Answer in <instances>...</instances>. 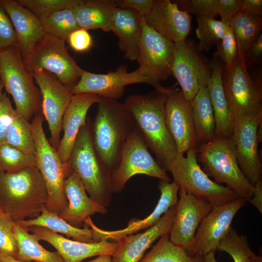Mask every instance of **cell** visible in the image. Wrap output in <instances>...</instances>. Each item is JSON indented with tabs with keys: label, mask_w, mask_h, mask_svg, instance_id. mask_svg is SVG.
Returning <instances> with one entry per match:
<instances>
[{
	"label": "cell",
	"mask_w": 262,
	"mask_h": 262,
	"mask_svg": "<svg viewBox=\"0 0 262 262\" xmlns=\"http://www.w3.org/2000/svg\"><path fill=\"white\" fill-rule=\"evenodd\" d=\"M166 92L154 90L147 94L131 95L124 103L147 147L164 170L178 154L165 122Z\"/></svg>",
	"instance_id": "cell-1"
},
{
	"label": "cell",
	"mask_w": 262,
	"mask_h": 262,
	"mask_svg": "<svg viewBox=\"0 0 262 262\" xmlns=\"http://www.w3.org/2000/svg\"><path fill=\"white\" fill-rule=\"evenodd\" d=\"M98 104L92 123V140L97 155L110 175L118 166L124 144L136 126L124 103L101 97Z\"/></svg>",
	"instance_id": "cell-2"
},
{
	"label": "cell",
	"mask_w": 262,
	"mask_h": 262,
	"mask_svg": "<svg viewBox=\"0 0 262 262\" xmlns=\"http://www.w3.org/2000/svg\"><path fill=\"white\" fill-rule=\"evenodd\" d=\"M48 202L46 184L36 166L0 171V209L15 222L38 217Z\"/></svg>",
	"instance_id": "cell-3"
},
{
	"label": "cell",
	"mask_w": 262,
	"mask_h": 262,
	"mask_svg": "<svg viewBox=\"0 0 262 262\" xmlns=\"http://www.w3.org/2000/svg\"><path fill=\"white\" fill-rule=\"evenodd\" d=\"M90 118L80 130L67 161L72 171L83 184L89 197L107 208L112 198L110 175L94 147Z\"/></svg>",
	"instance_id": "cell-4"
},
{
	"label": "cell",
	"mask_w": 262,
	"mask_h": 262,
	"mask_svg": "<svg viewBox=\"0 0 262 262\" xmlns=\"http://www.w3.org/2000/svg\"><path fill=\"white\" fill-rule=\"evenodd\" d=\"M196 150L202 170L214 181L226 184L247 202L252 198L254 187L241 170L230 138L216 136L209 142L197 145Z\"/></svg>",
	"instance_id": "cell-5"
},
{
	"label": "cell",
	"mask_w": 262,
	"mask_h": 262,
	"mask_svg": "<svg viewBox=\"0 0 262 262\" xmlns=\"http://www.w3.org/2000/svg\"><path fill=\"white\" fill-rule=\"evenodd\" d=\"M0 79L18 113L29 121L42 114L40 91L16 47L0 50Z\"/></svg>",
	"instance_id": "cell-6"
},
{
	"label": "cell",
	"mask_w": 262,
	"mask_h": 262,
	"mask_svg": "<svg viewBox=\"0 0 262 262\" xmlns=\"http://www.w3.org/2000/svg\"><path fill=\"white\" fill-rule=\"evenodd\" d=\"M42 114L35 115L31 125L35 145L36 167L41 172L46 184L48 202L46 208L60 215L68 205L64 193V183L72 172L67 162L63 163L57 150L50 144L45 133Z\"/></svg>",
	"instance_id": "cell-7"
},
{
	"label": "cell",
	"mask_w": 262,
	"mask_h": 262,
	"mask_svg": "<svg viewBox=\"0 0 262 262\" xmlns=\"http://www.w3.org/2000/svg\"><path fill=\"white\" fill-rule=\"evenodd\" d=\"M180 189L210 203L221 206L240 198L231 189L211 180L201 168L195 148L189 150L186 157L178 154L168 165Z\"/></svg>",
	"instance_id": "cell-8"
},
{
	"label": "cell",
	"mask_w": 262,
	"mask_h": 262,
	"mask_svg": "<svg viewBox=\"0 0 262 262\" xmlns=\"http://www.w3.org/2000/svg\"><path fill=\"white\" fill-rule=\"evenodd\" d=\"M64 40L46 33L26 58V69L32 73L43 69L53 75L65 86L72 89L84 70L69 54Z\"/></svg>",
	"instance_id": "cell-9"
},
{
	"label": "cell",
	"mask_w": 262,
	"mask_h": 262,
	"mask_svg": "<svg viewBox=\"0 0 262 262\" xmlns=\"http://www.w3.org/2000/svg\"><path fill=\"white\" fill-rule=\"evenodd\" d=\"M137 127L128 137L122 150L119 164L110 174L113 193L119 194L133 176L144 174L170 181L166 173L150 154Z\"/></svg>",
	"instance_id": "cell-10"
},
{
	"label": "cell",
	"mask_w": 262,
	"mask_h": 262,
	"mask_svg": "<svg viewBox=\"0 0 262 262\" xmlns=\"http://www.w3.org/2000/svg\"><path fill=\"white\" fill-rule=\"evenodd\" d=\"M142 32L136 69L157 84L172 75L174 43L154 31L141 15Z\"/></svg>",
	"instance_id": "cell-11"
},
{
	"label": "cell",
	"mask_w": 262,
	"mask_h": 262,
	"mask_svg": "<svg viewBox=\"0 0 262 262\" xmlns=\"http://www.w3.org/2000/svg\"><path fill=\"white\" fill-rule=\"evenodd\" d=\"M222 77L226 98L234 118L262 114V91L248 74L244 59L238 55L232 68L222 67Z\"/></svg>",
	"instance_id": "cell-12"
},
{
	"label": "cell",
	"mask_w": 262,
	"mask_h": 262,
	"mask_svg": "<svg viewBox=\"0 0 262 262\" xmlns=\"http://www.w3.org/2000/svg\"><path fill=\"white\" fill-rule=\"evenodd\" d=\"M212 74L210 62L190 39L174 43L172 75L181 87L185 98L191 102L199 89L207 86Z\"/></svg>",
	"instance_id": "cell-13"
},
{
	"label": "cell",
	"mask_w": 262,
	"mask_h": 262,
	"mask_svg": "<svg viewBox=\"0 0 262 262\" xmlns=\"http://www.w3.org/2000/svg\"><path fill=\"white\" fill-rule=\"evenodd\" d=\"M262 114L235 118L230 138L242 173L254 186L262 180V165L258 151V131Z\"/></svg>",
	"instance_id": "cell-14"
},
{
	"label": "cell",
	"mask_w": 262,
	"mask_h": 262,
	"mask_svg": "<svg viewBox=\"0 0 262 262\" xmlns=\"http://www.w3.org/2000/svg\"><path fill=\"white\" fill-rule=\"evenodd\" d=\"M145 83L152 85L155 90L166 92L167 87L157 84L142 76L136 69L128 72L126 66H119L115 71L97 74L83 70L80 80L71 89L73 94L91 93L101 98L118 100L124 95L128 85Z\"/></svg>",
	"instance_id": "cell-15"
},
{
	"label": "cell",
	"mask_w": 262,
	"mask_h": 262,
	"mask_svg": "<svg viewBox=\"0 0 262 262\" xmlns=\"http://www.w3.org/2000/svg\"><path fill=\"white\" fill-rule=\"evenodd\" d=\"M42 96V111L47 121L50 136L49 140L56 150L62 131V118L73 93L52 74L43 69L32 73Z\"/></svg>",
	"instance_id": "cell-16"
},
{
	"label": "cell",
	"mask_w": 262,
	"mask_h": 262,
	"mask_svg": "<svg viewBox=\"0 0 262 262\" xmlns=\"http://www.w3.org/2000/svg\"><path fill=\"white\" fill-rule=\"evenodd\" d=\"M179 198L169 240L192 255L196 232L213 206L207 201L180 189Z\"/></svg>",
	"instance_id": "cell-17"
},
{
	"label": "cell",
	"mask_w": 262,
	"mask_h": 262,
	"mask_svg": "<svg viewBox=\"0 0 262 262\" xmlns=\"http://www.w3.org/2000/svg\"><path fill=\"white\" fill-rule=\"evenodd\" d=\"M165 119L168 130L177 147L178 154L183 155L196 146L191 102L184 98L176 85L166 93Z\"/></svg>",
	"instance_id": "cell-18"
},
{
	"label": "cell",
	"mask_w": 262,
	"mask_h": 262,
	"mask_svg": "<svg viewBox=\"0 0 262 262\" xmlns=\"http://www.w3.org/2000/svg\"><path fill=\"white\" fill-rule=\"evenodd\" d=\"M246 202L243 199L238 198L226 204L213 207L196 230L192 255L203 256L211 251H215L231 228L235 215Z\"/></svg>",
	"instance_id": "cell-19"
},
{
	"label": "cell",
	"mask_w": 262,
	"mask_h": 262,
	"mask_svg": "<svg viewBox=\"0 0 262 262\" xmlns=\"http://www.w3.org/2000/svg\"><path fill=\"white\" fill-rule=\"evenodd\" d=\"M26 228L39 241L48 242L62 257L64 262H81L86 258L100 255H114L117 248L115 241L101 240L89 243L70 240L42 227Z\"/></svg>",
	"instance_id": "cell-20"
},
{
	"label": "cell",
	"mask_w": 262,
	"mask_h": 262,
	"mask_svg": "<svg viewBox=\"0 0 262 262\" xmlns=\"http://www.w3.org/2000/svg\"><path fill=\"white\" fill-rule=\"evenodd\" d=\"M144 18L154 31L173 43L184 41L191 33V15L169 0H153Z\"/></svg>",
	"instance_id": "cell-21"
},
{
	"label": "cell",
	"mask_w": 262,
	"mask_h": 262,
	"mask_svg": "<svg viewBox=\"0 0 262 262\" xmlns=\"http://www.w3.org/2000/svg\"><path fill=\"white\" fill-rule=\"evenodd\" d=\"M158 188L161 195L157 204L153 211L143 219L131 220L126 228L115 230H107L98 228L90 217L85 222L84 225L93 229L97 242L109 240L116 241L122 237L148 229L156 223L170 208L176 206L178 201L180 188L175 181L171 182L160 180Z\"/></svg>",
	"instance_id": "cell-22"
},
{
	"label": "cell",
	"mask_w": 262,
	"mask_h": 262,
	"mask_svg": "<svg viewBox=\"0 0 262 262\" xmlns=\"http://www.w3.org/2000/svg\"><path fill=\"white\" fill-rule=\"evenodd\" d=\"M176 211V206L170 208L159 220L142 233H136L118 239L116 252L112 262H139L146 251L158 239L169 233Z\"/></svg>",
	"instance_id": "cell-23"
},
{
	"label": "cell",
	"mask_w": 262,
	"mask_h": 262,
	"mask_svg": "<svg viewBox=\"0 0 262 262\" xmlns=\"http://www.w3.org/2000/svg\"><path fill=\"white\" fill-rule=\"evenodd\" d=\"M101 97L91 93L72 95L62 118L63 134L57 152L63 163L67 162L80 129L85 125L90 107L98 103Z\"/></svg>",
	"instance_id": "cell-24"
},
{
	"label": "cell",
	"mask_w": 262,
	"mask_h": 262,
	"mask_svg": "<svg viewBox=\"0 0 262 262\" xmlns=\"http://www.w3.org/2000/svg\"><path fill=\"white\" fill-rule=\"evenodd\" d=\"M0 4L12 23L17 38L16 48L24 59L45 34L42 22L17 0H0Z\"/></svg>",
	"instance_id": "cell-25"
},
{
	"label": "cell",
	"mask_w": 262,
	"mask_h": 262,
	"mask_svg": "<svg viewBox=\"0 0 262 262\" xmlns=\"http://www.w3.org/2000/svg\"><path fill=\"white\" fill-rule=\"evenodd\" d=\"M68 205L59 216L71 226L82 228L85 222L95 213L106 214L107 208L93 201L77 175L72 172L64 183Z\"/></svg>",
	"instance_id": "cell-26"
},
{
	"label": "cell",
	"mask_w": 262,
	"mask_h": 262,
	"mask_svg": "<svg viewBox=\"0 0 262 262\" xmlns=\"http://www.w3.org/2000/svg\"><path fill=\"white\" fill-rule=\"evenodd\" d=\"M111 31L117 36L118 48L124 57L131 61H137L142 32L141 15L133 10L117 6Z\"/></svg>",
	"instance_id": "cell-27"
},
{
	"label": "cell",
	"mask_w": 262,
	"mask_h": 262,
	"mask_svg": "<svg viewBox=\"0 0 262 262\" xmlns=\"http://www.w3.org/2000/svg\"><path fill=\"white\" fill-rule=\"evenodd\" d=\"M210 64L212 74L207 87L214 113L215 135V137L230 138L235 118L229 109L223 89L222 77L223 64L214 56H213Z\"/></svg>",
	"instance_id": "cell-28"
},
{
	"label": "cell",
	"mask_w": 262,
	"mask_h": 262,
	"mask_svg": "<svg viewBox=\"0 0 262 262\" xmlns=\"http://www.w3.org/2000/svg\"><path fill=\"white\" fill-rule=\"evenodd\" d=\"M116 7L114 0H83L73 11L79 29L108 32Z\"/></svg>",
	"instance_id": "cell-29"
},
{
	"label": "cell",
	"mask_w": 262,
	"mask_h": 262,
	"mask_svg": "<svg viewBox=\"0 0 262 262\" xmlns=\"http://www.w3.org/2000/svg\"><path fill=\"white\" fill-rule=\"evenodd\" d=\"M196 146L215 137V122L209 91L201 87L191 102Z\"/></svg>",
	"instance_id": "cell-30"
},
{
	"label": "cell",
	"mask_w": 262,
	"mask_h": 262,
	"mask_svg": "<svg viewBox=\"0 0 262 262\" xmlns=\"http://www.w3.org/2000/svg\"><path fill=\"white\" fill-rule=\"evenodd\" d=\"M24 228L38 226L45 228L56 233L71 238L73 240L93 243L97 242L93 229L88 227L78 228L68 224L58 214L44 208L40 215L33 218L18 222Z\"/></svg>",
	"instance_id": "cell-31"
},
{
	"label": "cell",
	"mask_w": 262,
	"mask_h": 262,
	"mask_svg": "<svg viewBox=\"0 0 262 262\" xmlns=\"http://www.w3.org/2000/svg\"><path fill=\"white\" fill-rule=\"evenodd\" d=\"M15 233L18 245L16 259L23 262H64L60 254L46 249L25 228L15 222Z\"/></svg>",
	"instance_id": "cell-32"
},
{
	"label": "cell",
	"mask_w": 262,
	"mask_h": 262,
	"mask_svg": "<svg viewBox=\"0 0 262 262\" xmlns=\"http://www.w3.org/2000/svg\"><path fill=\"white\" fill-rule=\"evenodd\" d=\"M229 25L235 36L238 55L244 59L250 45L262 33V17L240 11L232 18Z\"/></svg>",
	"instance_id": "cell-33"
},
{
	"label": "cell",
	"mask_w": 262,
	"mask_h": 262,
	"mask_svg": "<svg viewBox=\"0 0 262 262\" xmlns=\"http://www.w3.org/2000/svg\"><path fill=\"white\" fill-rule=\"evenodd\" d=\"M203 256L191 255L169 240V233L159 238L139 262H202Z\"/></svg>",
	"instance_id": "cell-34"
},
{
	"label": "cell",
	"mask_w": 262,
	"mask_h": 262,
	"mask_svg": "<svg viewBox=\"0 0 262 262\" xmlns=\"http://www.w3.org/2000/svg\"><path fill=\"white\" fill-rule=\"evenodd\" d=\"M5 143L26 154H35V145L31 123L16 109Z\"/></svg>",
	"instance_id": "cell-35"
},
{
	"label": "cell",
	"mask_w": 262,
	"mask_h": 262,
	"mask_svg": "<svg viewBox=\"0 0 262 262\" xmlns=\"http://www.w3.org/2000/svg\"><path fill=\"white\" fill-rule=\"evenodd\" d=\"M45 33L67 41L73 32L79 29L73 9L67 8L53 12L41 19Z\"/></svg>",
	"instance_id": "cell-36"
},
{
	"label": "cell",
	"mask_w": 262,
	"mask_h": 262,
	"mask_svg": "<svg viewBox=\"0 0 262 262\" xmlns=\"http://www.w3.org/2000/svg\"><path fill=\"white\" fill-rule=\"evenodd\" d=\"M196 33L199 40L197 49L200 52H207L223 38L228 25L209 16L196 17Z\"/></svg>",
	"instance_id": "cell-37"
},
{
	"label": "cell",
	"mask_w": 262,
	"mask_h": 262,
	"mask_svg": "<svg viewBox=\"0 0 262 262\" xmlns=\"http://www.w3.org/2000/svg\"><path fill=\"white\" fill-rule=\"evenodd\" d=\"M35 166L34 155L26 154L6 143L0 145V171L14 173Z\"/></svg>",
	"instance_id": "cell-38"
},
{
	"label": "cell",
	"mask_w": 262,
	"mask_h": 262,
	"mask_svg": "<svg viewBox=\"0 0 262 262\" xmlns=\"http://www.w3.org/2000/svg\"><path fill=\"white\" fill-rule=\"evenodd\" d=\"M217 250L228 253L234 262H250L251 257L255 254L247 237L244 234L239 235L232 227L220 241Z\"/></svg>",
	"instance_id": "cell-39"
},
{
	"label": "cell",
	"mask_w": 262,
	"mask_h": 262,
	"mask_svg": "<svg viewBox=\"0 0 262 262\" xmlns=\"http://www.w3.org/2000/svg\"><path fill=\"white\" fill-rule=\"evenodd\" d=\"M39 19L64 9H74L83 0H17Z\"/></svg>",
	"instance_id": "cell-40"
},
{
	"label": "cell",
	"mask_w": 262,
	"mask_h": 262,
	"mask_svg": "<svg viewBox=\"0 0 262 262\" xmlns=\"http://www.w3.org/2000/svg\"><path fill=\"white\" fill-rule=\"evenodd\" d=\"M216 46V51L213 56L222 62L223 67L232 68L238 57V49L235 35L229 25L226 27L223 38Z\"/></svg>",
	"instance_id": "cell-41"
},
{
	"label": "cell",
	"mask_w": 262,
	"mask_h": 262,
	"mask_svg": "<svg viewBox=\"0 0 262 262\" xmlns=\"http://www.w3.org/2000/svg\"><path fill=\"white\" fill-rule=\"evenodd\" d=\"M15 224L12 219L0 209V251L16 259L18 245Z\"/></svg>",
	"instance_id": "cell-42"
},
{
	"label": "cell",
	"mask_w": 262,
	"mask_h": 262,
	"mask_svg": "<svg viewBox=\"0 0 262 262\" xmlns=\"http://www.w3.org/2000/svg\"><path fill=\"white\" fill-rule=\"evenodd\" d=\"M181 9L187 10L190 15L196 17L209 16L215 17L218 14V0H179Z\"/></svg>",
	"instance_id": "cell-43"
},
{
	"label": "cell",
	"mask_w": 262,
	"mask_h": 262,
	"mask_svg": "<svg viewBox=\"0 0 262 262\" xmlns=\"http://www.w3.org/2000/svg\"><path fill=\"white\" fill-rule=\"evenodd\" d=\"M17 45V38L12 23L0 4V50Z\"/></svg>",
	"instance_id": "cell-44"
},
{
	"label": "cell",
	"mask_w": 262,
	"mask_h": 262,
	"mask_svg": "<svg viewBox=\"0 0 262 262\" xmlns=\"http://www.w3.org/2000/svg\"><path fill=\"white\" fill-rule=\"evenodd\" d=\"M15 109L6 92L0 94V145L5 143L8 129L11 125Z\"/></svg>",
	"instance_id": "cell-45"
},
{
	"label": "cell",
	"mask_w": 262,
	"mask_h": 262,
	"mask_svg": "<svg viewBox=\"0 0 262 262\" xmlns=\"http://www.w3.org/2000/svg\"><path fill=\"white\" fill-rule=\"evenodd\" d=\"M67 41L75 51L82 52L88 50L93 45V39L87 30L79 29L71 33Z\"/></svg>",
	"instance_id": "cell-46"
},
{
	"label": "cell",
	"mask_w": 262,
	"mask_h": 262,
	"mask_svg": "<svg viewBox=\"0 0 262 262\" xmlns=\"http://www.w3.org/2000/svg\"><path fill=\"white\" fill-rule=\"evenodd\" d=\"M241 0H218L217 14L221 21L229 25L232 18L240 11Z\"/></svg>",
	"instance_id": "cell-47"
},
{
	"label": "cell",
	"mask_w": 262,
	"mask_h": 262,
	"mask_svg": "<svg viewBox=\"0 0 262 262\" xmlns=\"http://www.w3.org/2000/svg\"><path fill=\"white\" fill-rule=\"evenodd\" d=\"M262 59V33H261L248 48L244 57L246 66L248 67L260 64Z\"/></svg>",
	"instance_id": "cell-48"
},
{
	"label": "cell",
	"mask_w": 262,
	"mask_h": 262,
	"mask_svg": "<svg viewBox=\"0 0 262 262\" xmlns=\"http://www.w3.org/2000/svg\"><path fill=\"white\" fill-rule=\"evenodd\" d=\"M115 2L118 7L133 10L145 16L150 11L153 0H115Z\"/></svg>",
	"instance_id": "cell-49"
},
{
	"label": "cell",
	"mask_w": 262,
	"mask_h": 262,
	"mask_svg": "<svg viewBox=\"0 0 262 262\" xmlns=\"http://www.w3.org/2000/svg\"><path fill=\"white\" fill-rule=\"evenodd\" d=\"M240 11L249 15L262 17V0H241Z\"/></svg>",
	"instance_id": "cell-50"
},
{
	"label": "cell",
	"mask_w": 262,
	"mask_h": 262,
	"mask_svg": "<svg viewBox=\"0 0 262 262\" xmlns=\"http://www.w3.org/2000/svg\"><path fill=\"white\" fill-rule=\"evenodd\" d=\"M252 198L248 201L262 214V180L258 181L254 186Z\"/></svg>",
	"instance_id": "cell-51"
},
{
	"label": "cell",
	"mask_w": 262,
	"mask_h": 262,
	"mask_svg": "<svg viewBox=\"0 0 262 262\" xmlns=\"http://www.w3.org/2000/svg\"><path fill=\"white\" fill-rule=\"evenodd\" d=\"M253 77H251L252 80L254 82L255 85L258 89L262 91V70L261 69H258L255 71L253 75Z\"/></svg>",
	"instance_id": "cell-52"
},
{
	"label": "cell",
	"mask_w": 262,
	"mask_h": 262,
	"mask_svg": "<svg viewBox=\"0 0 262 262\" xmlns=\"http://www.w3.org/2000/svg\"><path fill=\"white\" fill-rule=\"evenodd\" d=\"M0 262H23L13 258L0 251Z\"/></svg>",
	"instance_id": "cell-53"
},
{
	"label": "cell",
	"mask_w": 262,
	"mask_h": 262,
	"mask_svg": "<svg viewBox=\"0 0 262 262\" xmlns=\"http://www.w3.org/2000/svg\"><path fill=\"white\" fill-rule=\"evenodd\" d=\"M111 257L110 255H100L91 261L81 262H112Z\"/></svg>",
	"instance_id": "cell-54"
},
{
	"label": "cell",
	"mask_w": 262,
	"mask_h": 262,
	"mask_svg": "<svg viewBox=\"0 0 262 262\" xmlns=\"http://www.w3.org/2000/svg\"><path fill=\"white\" fill-rule=\"evenodd\" d=\"M202 262H217L215 258V251H211L204 255Z\"/></svg>",
	"instance_id": "cell-55"
},
{
	"label": "cell",
	"mask_w": 262,
	"mask_h": 262,
	"mask_svg": "<svg viewBox=\"0 0 262 262\" xmlns=\"http://www.w3.org/2000/svg\"><path fill=\"white\" fill-rule=\"evenodd\" d=\"M250 262H262V256L254 254L251 258Z\"/></svg>",
	"instance_id": "cell-56"
},
{
	"label": "cell",
	"mask_w": 262,
	"mask_h": 262,
	"mask_svg": "<svg viewBox=\"0 0 262 262\" xmlns=\"http://www.w3.org/2000/svg\"><path fill=\"white\" fill-rule=\"evenodd\" d=\"M3 88L4 87H3V83L0 79V94L2 92V90Z\"/></svg>",
	"instance_id": "cell-57"
}]
</instances>
